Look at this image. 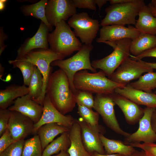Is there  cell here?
<instances>
[{
	"instance_id": "obj_1",
	"label": "cell",
	"mask_w": 156,
	"mask_h": 156,
	"mask_svg": "<svg viewBox=\"0 0 156 156\" xmlns=\"http://www.w3.org/2000/svg\"><path fill=\"white\" fill-rule=\"evenodd\" d=\"M45 92L54 107L64 115L71 112L75 107V94L67 76L60 68L51 74Z\"/></svg>"
},
{
	"instance_id": "obj_2",
	"label": "cell",
	"mask_w": 156,
	"mask_h": 156,
	"mask_svg": "<svg viewBox=\"0 0 156 156\" xmlns=\"http://www.w3.org/2000/svg\"><path fill=\"white\" fill-rule=\"evenodd\" d=\"M101 70L90 73L86 70H80L75 75L73 83L77 90L88 91L96 94H110L115 89L125 85L115 82L108 78Z\"/></svg>"
},
{
	"instance_id": "obj_3",
	"label": "cell",
	"mask_w": 156,
	"mask_h": 156,
	"mask_svg": "<svg viewBox=\"0 0 156 156\" xmlns=\"http://www.w3.org/2000/svg\"><path fill=\"white\" fill-rule=\"evenodd\" d=\"M47 41L51 50L66 56L79 51L82 45L74 31L64 21L57 23L55 30L49 33Z\"/></svg>"
},
{
	"instance_id": "obj_4",
	"label": "cell",
	"mask_w": 156,
	"mask_h": 156,
	"mask_svg": "<svg viewBox=\"0 0 156 156\" xmlns=\"http://www.w3.org/2000/svg\"><path fill=\"white\" fill-rule=\"evenodd\" d=\"M145 5L143 0L111 5L105 8L106 15L101 21L100 25H135V18L141 9Z\"/></svg>"
},
{
	"instance_id": "obj_5",
	"label": "cell",
	"mask_w": 156,
	"mask_h": 156,
	"mask_svg": "<svg viewBox=\"0 0 156 156\" xmlns=\"http://www.w3.org/2000/svg\"><path fill=\"white\" fill-rule=\"evenodd\" d=\"M92 44H83L78 52L71 57L65 59L57 60L53 62L51 66H57L66 74L69 79L70 88L75 94L78 91L74 87L73 79L75 74L82 70H88L93 73L97 70L92 66L90 60V54L93 49Z\"/></svg>"
},
{
	"instance_id": "obj_6",
	"label": "cell",
	"mask_w": 156,
	"mask_h": 156,
	"mask_svg": "<svg viewBox=\"0 0 156 156\" xmlns=\"http://www.w3.org/2000/svg\"><path fill=\"white\" fill-rule=\"evenodd\" d=\"M66 56L48 49H36L26 53L18 60L29 62L36 66L41 73L43 78V87L41 95L37 101L40 105H43L46 95V90L49 77L51 74L52 67L51 63L53 61L64 59Z\"/></svg>"
},
{
	"instance_id": "obj_7",
	"label": "cell",
	"mask_w": 156,
	"mask_h": 156,
	"mask_svg": "<svg viewBox=\"0 0 156 156\" xmlns=\"http://www.w3.org/2000/svg\"><path fill=\"white\" fill-rule=\"evenodd\" d=\"M132 40L125 38L115 41L104 42L112 47L113 51L101 59L92 61L91 65L96 69H99L109 78L116 69L130 56V46Z\"/></svg>"
},
{
	"instance_id": "obj_8",
	"label": "cell",
	"mask_w": 156,
	"mask_h": 156,
	"mask_svg": "<svg viewBox=\"0 0 156 156\" xmlns=\"http://www.w3.org/2000/svg\"><path fill=\"white\" fill-rule=\"evenodd\" d=\"M68 24L74 29L75 36L80 38L81 43L89 45L92 44L100 25L97 19H92L84 12L73 16L69 19Z\"/></svg>"
},
{
	"instance_id": "obj_9",
	"label": "cell",
	"mask_w": 156,
	"mask_h": 156,
	"mask_svg": "<svg viewBox=\"0 0 156 156\" xmlns=\"http://www.w3.org/2000/svg\"><path fill=\"white\" fill-rule=\"evenodd\" d=\"M93 108L100 115L106 126L117 134L127 137L130 133L123 131L116 118L114 108L116 105L111 94H96Z\"/></svg>"
},
{
	"instance_id": "obj_10",
	"label": "cell",
	"mask_w": 156,
	"mask_h": 156,
	"mask_svg": "<svg viewBox=\"0 0 156 156\" xmlns=\"http://www.w3.org/2000/svg\"><path fill=\"white\" fill-rule=\"evenodd\" d=\"M153 70L147 62L141 60H135L129 57L123 62L109 79L126 85L132 80L138 79L143 73Z\"/></svg>"
},
{
	"instance_id": "obj_11",
	"label": "cell",
	"mask_w": 156,
	"mask_h": 156,
	"mask_svg": "<svg viewBox=\"0 0 156 156\" xmlns=\"http://www.w3.org/2000/svg\"><path fill=\"white\" fill-rule=\"evenodd\" d=\"M73 0H48L45 8L47 20L53 27L77 13Z\"/></svg>"
},
{
	"instance_id": "obj_12",
	"label": "cell",
	"mask_w": 156,
	"mask_h": 156,
	"mask_svg": "<svg viewBox=\"0 0 156 156\" xmlns=\"http://www.w3.org/2000/svg\"><path fill=\"white\" fill-rule=\"evenodd\" d=\"M80 126L82 142L86 150L92 153L96 152L105 154L104 147L100 138V134L105 132L102 125L92 126L86 122L82 118L77 119Z\"/></svg>"
},
{
	"instance_id": "obj_13",
	"label": "cell",
	"mask_w": 156,
	"mask_h": 156,
	"mask_svg": "<svg viewBox=\"0 0 156 156\" xmlns=\"http://www.w3.org/2000/svg\"><path fill=\"white\" fill-rule=\"evenodd\" d=\"M156 109L154 108L146 107L144 109V114L139 122L138 130L125 138V144L127 145L134 143H155L156 142V133L152 129L151 119L153 112Z\"/></svg>"
},
{
	"instance_id": "obj_14",
	"label": "cell",
	"mask_w": 156,
	"mask_h": 156,
	"mask_svg": "<svg viewBox=\"0 0 156 156\" xmlns=\"http://www.w3.org/2000/svg\"><path fill=\"white\" fill-rule=\"evenodd\" d=\"M42 114L39 121L34 124V133H36L40 127L48 123H57L70 129L75 120L70 115H64L60 112L46 95L44 98Z\"/></svg>"
},
{
	"instance_id": "obj_15",
	"label": "cell",
	"mask_w": 156,
	"mask_h": 156,
	"mask_svg": "<svg viewBox=\"0 0 156 156\" xmlns=\"http://www.w3.org/2000/svg\"><path fill=\"white\" fill-rule=\"evenodd\" d=\"M34 124L29 117L19 112L11 111L8 128L16 141L24 140L34 133Z\"/></svg>"
},
{
	"instance_id": "obj_16",
	"label": "cell",
	"mask_w": 156,
	"mask_h": 156,
	"mask_svg": "<svg viewBox=\"0 0 156 156\" xmlns=\"http://www.w3.org/2000/svg\"><path fill=\"white\" fill-rule=\"evenodd\" d=\"M140 32L131 25L128 27L118 25H112L102 26L100 30V35L96 41L99 43L112 42L125 39L132 40L139 35Z\"/></svg>"
},
{
	"instance_id": "obj_17",
	"label": "cell",
	"mask_w": 156,
	"mask_h": 156,
	"mask_svg": "<svg viewBox=\"0 0 156 156\" xmlns=\"http://www.w3.org/2000/svg\"><path fill=\"white\" fill-rule=\"evenodd\" d=\"M8 109L11 111L19 112L29 117L35 124L41 118L43 107L27 94L16 99L13 105Z\"/></svg>"
},
{
	"instance_id": "obj_18",
	"label": "cell",
	"mask_w": 156,
	"mask_h": 156,
	"mask_svg": "<svg viewBox=\"0 0 156 156\" xmlns=\"http://www.w3.org/2000/svg\"><path fill=\"white\" fill-rule=\"evenodd\" d=\"M50 31L46 25L41 21L39 27L35 34L26 39L17 51L16 58H21L31 50L36 49H49L47 36Z\"/></svg>"
},
{
	"instance_id": "obj_19",
	"label": "cell",
	"mask_w": 156,
	"mask_h": 156,
	"mask_svg": "<svg viewBox=\"0 0 156 156\" xmlns=\"http://www.w3.org/2000/svg\"><path fill=\"white\" fill-rule=\"evenodd\" d=\"M111 95L116 105L123 113L128 124L134 125L139 122L144 115V109L131 100L114 92Z\"/></svg>"
},
{
	"instance_id": "obj_20",
	"label": "cell",
	"mask_w": 156,
	"mask_h": 156,
	"mask_svg": "<svg viewBox=\"0 0 156 156\" xmlns=\"http://www.w3.org/2000/svg\"><path fill=\"white\" fill-rule=\"evenodd\" d=\"M114 92L131 100L138 105L156 109V94L135 89L128 84L116 88Z\"/></svg>"
},
{
	"instance_id": "obj_21",
	"label": "cell",
	"mask_w": 156,
	"mask_h": 156,
	"mask_svg": "<svg viewBox=\"0 0 156 156\" xmlns=\"http://www.w3.org/2000/svg\"><path fill=\"white\" fill-rule=\"evenodd\" d=\"M68 133L71 144L67 152L70 156H91L84 146L80 126L77 119L69 129Z\"/></svg>"
},
{
	"instance_id": "obj_22",
	"label": "cell",
	"mask_w": 156,
	"mask_h": 156,
	"mask_svg": "<svg viewBox=\"0 0 156 156\" xmlns=\"http://www.w3.org/2000/svg\"><path fill=\"white\" fill-rule=\"evenodd\" d=\"M28 87L23 84H12L0 90V108L7 109L17 98L28 94Z\"/></svg>"
},
{
	"instance_id": "obj_23",
	"label": "cell",
	"mask_w": 156,
	"mask_h": 156,
	"mask_svg": "<svg viewBox=\"0 0 156 156\" xmlns=\"http://www.w3.org/2000/svg\"><path fill=\"white\" fill-rule=\"evenodd\" d=\"M135 27L140 33L156 35V17L151 13L148 5H144L140 10Z\"/></svg>"
},
{
	"instance_id": "obj_24",
	"label": "cell",
	"mask_w": 156,
	"mask_h": 156,
	"mask_svg": "<svg viewBox=\"0 0 156 156\" xmlns=\"http://www.w3.org/2000/svg\"><path fill=\"white\" fill-rule=\"evenodd\" d=\"M69 129L56 123H48L40 127L36 133L39 136L43 150L55 137L60 134L68 131Z\"/></svg>"
},
{
	"instance_id": "obj_25",
	"label": "cell",
	"mask_w": 156,
	"mask_h": 156,
	"mask_svg": "<svg viewBox=\"0 0 156 156\" xmlns=\"http://www.w3.org/2000/svg\"><path fill=\"white\" fill-rule=\"evenodd\" d=\"M99 137L107 154L118 153L127 156L131 154L136 150L134 147L125 144L121 140L109 139L103 134H100Z\"/></svg>"
},
{
	"instance_id": "obj_26",
	"label": "cell",
	"mask_w": 156,
	"mask_h": 156,
	"mask_svg": "<svg viewBox=\"0 0 156 156\" xmlns=\"http://www.w3.org/2000/svg\"><path fill=\"white\" fill-rule=\"evenodd\" d=\"M156 46V35L140 33L136 38L131 40L130 53L137 56Z\"/></svg>"
},
{
	"instance_id": "obj_27",
	"label": "cell",
	"mask_w": 156,
	"mask_h": 156,
	"mask_svg": "<svg viewBox=\"0 0 156 156\" xmlns=\"http://www.w3.org/2000/svg\"><path fill=\"white\" fill-rule=\"evenodd\" d=\"M48 1L41 0L32 4L23 5L21 7L20 9L25 16H31L40 19L46 25L50 31H51L53 28L48 22L45 13V8Z\"/></svg>"
},
{
	"instance_id": "obj_28",
	"label": "cell",
	"mask_w": 156,
	"mask_h": 156,
	"mask_svg": "<svg viewBox=\"0 0 156 156\" xmlns=\"http://www.w3.org/2000/svg\"><path fill=\"white\" fill-rule=\"evenodd\" d=\"M70 144L68 131L65 132L45 148L42 152V156H51L61 151H67Z\"/></svg>"
},
{
	"instance_id": "obj_29",
	"label": "cell",
	"mask_w": 156,
	"mask_h": 156,
	"mask_svg": "<svg viewBox=\"0 0 156 156\" xmlns=\"http://www.w3.org/2000/svg\"><path fill=\"white\" fill-rule=\"evenodd\" d=\"M133 88L148 92H152L156 88V72L147 73L142 75L138 80L129 83Z\"/></svg>"
},
{
	"instance_id": "obj_30",
	"label": "cell",
	"mask_w": 156,
	"mask_h": 156,
	"mask_svg": "<svg viewBox=\"0 0 156 156\" xmlns=\"http://www.w3.org/2000/svg\"><path fill=\"white\" fill-rule=\"evenodd\" d=\"M43 85L42 75L39 70L35 66L28 87L29 89L28 94L32 99L36 102L42 94Z\"/></svg>"
},
{
	"instance_id": "obj_31",
	"label": "cell",
	"mask_w": 156,
	"mask_h": 156,
	"mask_svg": "<svg viewBox=\"0 0 156 156\" xmlns=\"http://www.w3.org/2000/svg\"><path fill=\"white\" fill-rule=\"evenodd\" d=\"M8 63L12 65L14 68H18L20 70L23 77L24 84L28 86L35 66L29 62L16 59L10 60Z\"/></svg>"
},
{
	"instance_id": "obj_32",
	"label": "cell",
	"mask_w": 156,
	"mask_h": 156,
	"mask_svg": "<svg viewBox=\"0 0 156 156\" xmlns=\"http://www.w3.org/2000/svg\"><path fill=\"white\" fill-rule=\"evenodd\" d=\"M42 145L38 135L25 140L22 156H42Z\"/></svg>"
},
{
	"instance_id": "obj_33",
	"label": "cell",
	"mask_w": 156,
	"mask_h": 156,
	"mask_svg": "<svg viewBox=\"0 0 156 156\" xmlns=\"http://www.w3.org/2000/svg\"><path fill=\"white\" fill-rule=\"evenodd\" d=\"M77 105V112L80 117L91 125H99V114L97 112H94L92 109L81 105Z\"/></svg>"
},
{
	"instance_id": "obj_34",
	"label": "cell",
	"mask_w": 156,
	"mask_h": 156,
	"mask_svg": "<svg viewBox=\"0 0 156 156\" xmlns=\"http://www.w3.org/2000/svg\"><path fill=\"white\" fill-rule=\"evenodd\" d=\"M77 91L75 94V101L77 105L91 109L93 108L94 101L92 94L85 91Z\"/></svg>"
},
{
	"instance_id": "obj_35",
	"label": "cell",
	"mask_w": 156,
	"mask_h": 156,
	"mask_svg": "<svg viewBox=\"0 0 156 156\" xmlns=\"http://www.w3.org/2000/svg\"><path fill=\"white\" fill-rule=\"evenodd\" d=\"M25 140L16 141L0 153V156H22Z\"/></svg>"
},
{
	"instance_id": "obj_36",
	"label": "cell",
	"mask_w": 156,
	"mask_h": 156,
	"mask_svg": "<svg viewBox=\"0 0 156 156\" xmlns=\"http://www.w3.org/2000/svg\"><path fill=\"white\" fill-rule=\"evenodd\" d=\"M11 111L7 109L0 108V136L8 128Z\"/></svg>"
},
{
	"instance_id": "obj_37",
	"label": "cell",
	"mask_w": 156,
	"mask_h": 156,
	"mask_svg": "<svg viewBox=\"0 0 156 156\" xmlns=\"http://www.w3.org/2000/svg\"><path fill=\"white\" fill-rule=\"evenodd\" d=\"M0 137V153L16 141L13 139L8 128Z\"/></svg>"
},
{
	"instance_id": "obj_38",
	"label": "cell",
	"mask_w": 156,
	"mask_h": 156,
	"mask_svg": "<svg viewBox=\"0 0 156 156\" xmlns=\"http://www.w3.org/2000/svg\"><path fill=\"white\" fill-rule=\"evenodd\" d=\"M130 145L141 149L149 156H156V144L155 143H134Z\"/></svg>"
},
{
	"instance_id": "obj_39",
	"label": "cell",
	"mask_w": 156,
	"mask_h": 156,
	"mask_svg": "<svg viewBox=\"0 0 156 156\" xmlns=\"http://www.w3.org/2000/svg\"><path fill=\"white\" fill-rule=\"evenodd\" d=\"M76 8L87 9L95 11L96 3L95 0H73Z\"/></svg>"
},
{
	"instance_id": "obj_40",
	"label": "cell",
	"mask_w": 156,
	"mask_h": 156,
	"mask_svg": "<svg viewBox=\"0 0 156 156\" xmlns=\"http://www.w3.org/2000/svg\"><path fill=\"white\" fill-rule=\"evenodd\" d=\"M131 56V58L135 60H141L142 59L145 57H151L156 58V46L138 55Z\"/></svg>"
},
{
	"instance_id": "obj_41",
	"label": "cell",
	"mask_w": 156,
	"mask_h": 156,
	"mask_svg": "<svg viewBox=\"0 0 156 156\" xmlns=\"http://www.w3.org/2000/svg\"><path fill=\"white\" fill-rule=\"evenodd\" d=\"M7 36L4 32L3 29H0V55H1L7 46L4 44V41L7 38Z\"/></svg>"
},
{
	"instance_id": "obj_42",
	"label": "cell",
	"mask_w": 156,
	"mask_h": 156,
	"mask_svg": "<svg viewBox=\"0 0 156 156\" xmlns=\"http://www.w3.org/2000/svg\"><path fill=\"white\" fill-rule=\"evenodd\" d=\"M151 123L152 129L156 133V109L153 112L152 114Z\"/></svg>"
},
{
	"instance_id": "obj_43",
	"label": "cell",
	"mask_w": 156,
	"mask_h": 156,
	"mask_svg": "<svg viewBox=\"0 0 156 156\" xmlns=\"http://www.w3.org/2000/svg\"><path fill=\"white\" fill-rule=\"evenodd\" d=\"M122 155V156H149L142 150L140 151L135 150L133 153L129 155Z\"/></svg>"
},
{
	"instance_id": "obj_44",
	"label": "cell",
	"mask_w": 156,
	"mask_h": 156,
	"mask_svg": "<svg viewBox=\"0 0 156 156\" xmlns=\"http://www.w3.org/2000/svg\"><path fill=\"white\" fill-rule=\"evenodd\" d=\"M133 0H109L111 5L128 3L132 1Z\"/></svg>"
},
{
	"instance_id": "obj_45",
	"label": "cell",
	"mask_w": 156,
	"mask_h": 156,
	"mask_svg": "<svg viewBox=\"0 0 156 156\" xmlns=\"http://www.w3.org/2000/svg\"><path fill=\"white\" fill-rule=\"evenodd\" d=\"M96 4L98 6L99 11H100L103 5L105 4L108 1V0H95Z\"/></svg>"
},
{
	"instance_id": "obj_46",
	"label": "cell",
	"mask_w": 156,
	"mask_h": 156,
	"mask_svg": "<svg viewBox=\"0 0 156 156\" xmlns=\"http://www.w3.org/2000/svg\"><path fill=\"white\" fill-rule=\"evenodd\" d=\"M92 156H122V155L116 153L111 154L103 155L95 152L91 154Z\"/></svg>"
},
{
	"instance_id": "obj_47",
	"label": "cell",
	"mask_w": 156,
	"mask_h": 156,
	"mask_svg": "<svg viewBox=\"0 0 156 156\" xmlns=\"http://www.w3.org/2000/svg\"><path fill=\"white\" fill-rule=\"evenodd\" d=\"M148 5L150 8L152 14L156 17V8L152 6L150 3Z\"/></svg>"
},
{
	"instance_id": "obj_48",
	"label": "cell",
	"mask_w": 156,
	"mask_h": 156,
	"mask_svg": "<svg viewBox=\"0 0 156 156\" xmlns=\"http://www.w3.org/2000/svg\"><path fill=\"white\" fill-rule=\"evenodd\" d=\"M53 156H70L67 151H61L58 154Z\"/></svg>"
},
{
	"instance_id": "obj_49",
	"label": "cell",
	"mask_w": 156,
	"mask_h": 156,
	"mask_svg": "<svg viewBox=\"0 0 156 156\" xmlns=\"http://www.w3.org/2000/svg\"><path fill=\"white\" fill-rule=\"evenodd\" d=\"M6 0H0V11L2 10L4 8L5 6V3L6 1Z\"/></svg>"
},
{
	"instance_id": "obj_50",
	"label": "cell",
	"mask_w": 156,
	"mask_h": 156,
	"mask_svg": "<svg viewBox=\"0 0 156 156\" xmlns=\"http://www.w3.org/2000/svg\"><path fill=\"white\" fill-rule=\"evenodd\" d=\"M147 63L153 69H156V63H150L147 62Z\"/></svg>"
},
{
	"instance_id": "obj_51",
	"label": "cell",
	"mask_w": 156,
	"mask_h": 156,
	"mask_svg": "<svg viewBox=\"0 0 156 156\" xmlns=\"http://www.w3.org/2000/svg\"><path fill=\"white\" fill-rule=\"evenodd\" d=\"M153 7L156 8V0H152L150 3Z\"/></svg>"
},
{
	"instance_id": "obj_52",
	"label": "cell",
	"mask_w": 156,
	"mask_h": 156,
	"mask_svg": "<svg viewBox=\"0 0 156 156\" xmlns=\"http://www.w3.org/2000/svg\"><path fill=\"white\" fill-rule=\"evenodd\" d=\"M154 93L155 94H156V90L155 91V92H154Z\"/></svg>"
},
{
	"instance_id": "obj_53",
	"label": "cell",
	"mask_w": 156,
	"mask_h": 156,
	"mask_svg": "<svg viewBox=\"0 0 156 156\" xmlns=\"http://www.w3.org/2000/svg\"><path fill=\"white\" fill-rule=\"evenodd\" d=\"M91 156H92V155H91Z\"/></svg>"
}]
</instances>
